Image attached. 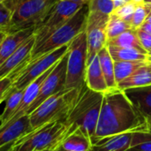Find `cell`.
Listing matches in <instances>:
<instances>
[{"label": "cell", "instance_id": "obj_40", "mask_svg": "<svg viewBox=\"0 0 151 151\" xmlns=\"http://www.w3.org/2000/svg\"><path fill=\"white\" fill-rule=\"evenodd\" d=\"M146 20H147V21H149V22H150V23H151V13L150 14V15H149V16H148V17H147V19H146Z\"/></svg>", "mask_w": 151, "mask_h": 151}, {"label": "cell", "instance_id": "obj_43", "mask_svg": "<svg viewBox=\"0 0 151 151\" xmlns=\"http://www.w3.org/2000/svg\"><path fill=\"white\" fill-rule=\"evenodd\" d=\"M143 3H151V0H143Z\"/></svg>", "mask_w": 151, "mask_h": 151}, {"label": "cell", "instance_id": "obj_34", "mask_svg": "<svg viewBox=\"0 0 151 151\" xmlns=\"http://www.w3.org/2000/svg\"><path fill=\"white\" fill-rule=\"evenodd\" d=\"M139 28H141V29H142V30H144L145 32H147V33H149V34H150L151 35V23L150 22H149V21H145Z\"/></svg>", "mask_w": 151, "mask_h": 151}, {"label": "cell", "instance_id": "obj_31", "mask_svg": "<svg viewBox=\"0 0 151 151\" xmlns=\"http://www.w3.org/2000/svg\"><path fill=\"white\" fill-rule=\"evenodd\" d=\"M136 33L142 46L149 53L151 50V35L141 28L136 29Z\"/></svg>", "mask_w": 151, "mask_h": 151}, {"label": "cell", "instance_id": "obj_24", "mask_svg": "<svg viewBox=\"0 0 151 151\" xmlns=\"http://www.w3.org/2000/svg\"><path fill=\"white\" fill-rule=\"evenodd\" d=\"M146 61H114V73L117 84L144 66Z\"/></svg>", "mask_w": 151, "mask_h": 151}, {"label": "cell", "instance_id": "obj_26", "mask_svg": "<svg viewBox=\"0 0 151 151\" xmlns=\"http://www.w3.org/2000/svg\"><path fill=\"white\" fill-rule=\"evenodd\" d=\"M150 14V12L149 10V8L146 6V4L142 2V3H138L136 4L134 15H133V19L131 20V27L133 29H138L147 19V17Z\"/></svg>", "mask_w": 151, "mask_h": 151}, {"label": "cell", "instance_id": "obj_3", "mask_svg": "<svg viewBox=\"0 0 151 151\" xmlns=\"http://www.w3.org/2000/svg\"><path fill=\"white\" fill-rule=\"evenodd\" d=\"M104 93L89 89L86 84L82 87L79 97L67 116L65 121L80 128L91 141L96 142V131L99 119Z\"/></svg>", "mask_w": 151, "mask_h": 151}, {"label": "cell", "instance_id": "obj_27", "mask_svg": "<svg viewBox=\"0 0 151 151\" xmlns=\"http://www.w3.org/2000/svg\"><path fill=\"white\" fill-rule=\"evenodd\" d=\"M89 12H99L110 15L114 11L112 0H88Z\"/></svg>", "mask_w": 151, "mask_h": 151}, {"label": "cell", "instance_id": "obj_12", "mask_svg": "<svg viewBox=\"0 0 151 151\" xmlns=\"http://www.w3.org/2000/svg\"><path fill=\"white\" fill-rule=\"evenodd\" d=\"M34 45L35 36L33 34L0 65V80L10 77L30 60Z\"/></svg>", "mask_w": 151, "mask_h": 151}, {"label": "cell", "instance_id": "obj_42", "mask_svg": "<svg viewBox=\"0 0 151 151\" xmlns=\"http://www.w3.org/2000/svg\"><path fill=\"white\" fill-rule=\"evenodd\" d=\"M134 2H135V3H142V2H143V0H133Z\"/></svg>", "mask_w": 151, "mask_h": 151}, {"label": "cell", "instance_id": "obj_13", "mask_svg": "<svg viewBox=\"0 0 151 151\" xmlns=\"http://www.w3.org/2000/svg\"><path fill=\"white\" fill-rule=\"evenodd\" d=\"M30 131H32V127L28 115L0 127V150L6 147H9V150L13 143Z\"/></svg>", "mask_w": 151, "mask_h": 151}, {"label": "cell", "instance_id": "obj_15", "mask_svg": "<svg viewBox=\"0 0 151 151\" xmlns=\"http://www.w3.org/2000/svg\"><path fill=\"white\" fill-rule=\"evenodd\" d=\"M133 134L126 133L101 138L88 151H126L131 148Z\"/></svg>", "mask_w": 151, "mask_h": 151}, {"label": "cell", "instance_id": "obj_18", "mask_svg": "<svg viewBox=\"0 0 151 151\" xmlns=\"http://www.w3.org/2000/svg\"><path fill=\"white\" fill-rule=\"evenodd\" d=\"M92 147L90 139L80 129L70 133L56 151H88Z\"/></svg>", "mask_w": 151, "mask_h": 151}, {"label": "cell", "instance_id": "obj_35", "mask_svg": "<svg viewBox=\"0 0 151 151\" xmlns=\"http://www.w3.org/2000/svg\"><path fill=\"white\" fill-rule=\"evenodd\" d=\"M69 1H73V2H77V3H81V4H86L88 2V0H69Z\"/></svg>", "mask_w": 151, "mask_h": 151}, {"label": "cell", "instance_id": "obj_28", "mask_svg": "<svg viewBox=\"0 0 151 151\" xmlns=\"http://www.w3.org/2000/svg\"><path fill=\"white\" fill-rule=\"evenodd\" d=\"M138 3H135L134 1H131L119 8L114 9L113 13H115L118 17H119L120 19H122L123 20H125L127 23H131V20L133 19V15L136 7V4Z\"/></svg>", "mask_w": 151, "mask_h": 151}, {"label": "cell", "instance_id": "obj_7", "mask_svg": "<svg viewBox=\"0 0 151 151\" xmlns=\"http://www.w3.org/2000/svg\"><path fill=\"white\" fill-rule=\"evenodd\" d=\"M87 60L88 43L86 31L84 30L69 43L65 89L81 88L85 85Z\"/></svg>", "mask_w": 151, "mask_h": 151}, {"label": "cell", "instance_id": "obj_30", "mask_svg": "<svg viewBox=\"0 0 151 151\" xmlns=\"http://www.w3.org/2000/svg\"><path fill=\"white\" fill-rule=\"evenodd\" d=\"M12 87V81L10 77H6L0 80V102L5 101L10 90Z\"/></svg>", "mask_w": 151, "mask_h": 151}, {"label": "cell", "instance_id": "obj_32", "mask_svg": "<svg viewBox=\"0 0 151 151\" xmlns=\"http://www.w3.org/2000/svg\"><path fill=\"white\" fill-rule=\"evenodd\" d=\"M133 148H135L136 150L140 151H151V140L144 142H142L135 147H133Z\"/></svg>", "mask_w": 151, "mask_h": 151}, {"label": "cell", "instance_id": "obj_20", "mask_svg": "<svg viewBox=\"0 0 151 151\" xmlns=\"http://www.w3.org/2000/svg\"><path fill=\"white\" fill-rule=\"evenodd\" d=\"M97 56L99 58L102 73L105 79L106 85L108 87V90L118 88L114 73V60L112 59L107 47L105 46L104 48H103L98 52Z\"/></svg>", "mask_w": 151, "mask_h": 151}, {"label": "cell", "instance_id": "obj_2", "mask_svg": "<svg viewBox=\"0 0 151 151\" xmlns=\"http://www.w3.org/2000/svg\"><path fill=\"white\" fill-rule=\"evenodd\" d=\"M75 129L65 120L51 121L19 138L7 151H56Z\"/></svg>", "mask_w": 151, "mask_h": 151}, {"label": "cell", "instance_id": "obj_33", "mask_svg": "<svg viewBox=\"0 0 151 151\" xmlns=\"http://www.w3.org/2000/svg\"><path fill=\"white\" fill-rule=\"evenodd\" d=\"M131 1H133V0H112L113 5H114V9L119 8V7H120V6L129 3Z\"/></svg>", "mask_w": 151, "mask_h": 151}, {"label": "cell", "instance_id": "obj_5", "mask_svg": "<svg viewBox=\"0 0 151 151\" xmlns=\"http://www.w3.org/2000/svg\"><path fill=\"white\" fill-rule=\"evenodd\" d=\"M81 88L64 89L42 102L28 114L32 130L51 121L65 120L74 106Z\"/></svg>", "mask_w": 151, "mask_h": 151}, {"label": "cell", "instance_id": "obj_23", "mask_svg": "<svg viewBox=\"0 0 151 151\" xmlns=\"http://www.w3.org/2000/svg\"><path fill=\"white\" fill-rule=\"evenodd\" d=\"M23 94H24V89H14L12 88L5 99V106L4 108V111L1 112L0 126L5 124L8 121V119L12 116V114L15 112L19 104L21 102Z\"/></svg>", "mask_w": 151, "mask_h": 151}, {"label": "cell", "instance_id": "obj_10", "mask_svg": "<svg viewBox=\"0 0 151 151\" xmlns=\"http://www.w3.org/2000/svg\"><path fill=\"white\" fill-rule=\"evenodd\" d=\"M109 16L99 12H89L86 25V35L88 43V60L87 65L106 46L107 35L106 26Z\"/></svg>", "mask_w": 151, "mask_h": 151}, {"label": "cell", "instance_id": "obj_38", "mask_svg": "<svg viewBox=\"0 0 151 151\" xmlns=\"http://www.w3.org/2000/svg\"><path fill=\"white\" fill-rule=\"evenodd\" d=\"M147 66H148L149 70L151 72V62H148V61H147Z\"/></svg>", "mask_w": 151, "mask_h": 151}, {"label": "cell", "instance_id": "obj_45", "mask_svg": "<svg viewBox=\"0 0 151 151\" xmlns=\"http://www.w3.org/2000/svg\"><path fill=\"white\" fill-rule=\"evenodd\" d=\"M148 56H151V50L149 52V53H148Z\"/></svg>", "mask_w": 151, "mask_h": 151}, {"label": "cell", "instance_id": "obj_36", "mask_svg": "<svg viewBox=\"0 0 151 151\" xmlns=\"http://www.w3.org/2000/svg\"><path fill=\"white\" fill-rule=\"evenodd\" d=\"M5 36V34L4 33H2V32H0V42H1V41L4 39V37Z\"/></svg>", "mask_w": 151, "mask_h": 151}, {"label": "cell", "instance_id": "obj_44", "mask_svg": "<svg viewBox=\"0 0 151 151\" xmlns=\"http://www.w3.org/2000/svg\"><path fill=\"white\" fill-rule=\"evenodd\" d=\"M7 0H0V3H4V2H6Z\"/></svg>", "mask_w": 151, "mask_h": 151}, {"label": "cell", "instance_id": "obj_21", "mask_svg": "<svg viewBox=\"0 0 151 151\" xmlns=\"http://www.w3.org/2000/svg\"><path fill=\"white\" fill-rule=\"evenodd\" d=\"M106 47L114 61H146L148 54L133 48H123L106 44Z\"/></svg>", "mask_w": 151, "mask_h": 151}, {"label": "cell", "instance_id": "obj_19", "mask_svg": "<svg viewBox=\"0 0 151 151\" xmlns=\"http://www.w3.org/2000/svg\"><path fill=\"white\" fill-rule=\"evenodd\" d=\"M149 85H151V72L149 70L146 63L144 66L141 67L134 73L119 81L117 84V88L120 90H126Z\"/></svg>", "mask_w": 151, "mask_h": 151}, {"label": "cell", "instance_id": "obj_8", "mask_svg": "<svg viewBox=\"0 0 151 151\" xmlns=\"http://www.w3.org/2000/svg\"><path fill=\"white\" fill-rule=\"evenodd\" d=\"M68 47L69 44L62 46L28 61L15 73L10 76L12 81V88L14 89H25L33 81L55 65L67 53Z\"/></svg>", "mask_w": 151, "mask_h": 151}, {"label": "cell", "instance_id": "obj_25", "mask_svg": "<svg viewBox=\"0 0 151 151\" xmlns=\"http://www.w3.org/2000/svg\"><path fill=\"white\" fill-rule=\"evenodd\" d=\"M133 29L131 25L119 17H118L115 13H111L109 16V20L107 22L106 26V35H107V41L111 40L120 34L129 30Z\"/></svg>", "mask_w": 151, "mask_h": 151}, {"label": "cell", "instance_id": "obj_16", "mask_svg": "<svg viewBox=\"0 0 151 151\" xmlns=\"http://www.w3.org/2000/svg\"><path fill=\"white\" fill-rule=\"evenodd\" d=\"M34 31L35 27H32L5 35L0 42V65L34 34Z\"/></svg>", "mask_w": 151, "mask_h": 151}, {"label": "cell", "instance_id": "obj_11", "mask_svg": "<svg viewBox=\"0 0 151 151\" xmlns=\"http://www.w3.org/2000/svg\"><path fill=\"white\" fill-rule=\"evenodd\" d=\"M69 48V47H68ZM68 52V51H67ZM67 53L56 64L51 72L43 81L39 94L28 110V114L37 108L42 102L50 96L65 89Z\"/></svg>", "mask_w": 151, "mask_h": 151}, {"label": "cell", "instance_id": "obj_46", "mask_svg": "<svg viewBox=\"0 0 151 151\" xmlns=\"http://www.w3.org/2000/svg\"><path fill=\"white\" fill-rule=\"evenodd\" d=\"M1 104H2V103L0 102V105H1ZM0 118H1V113H0ZM0 122H1V119H0Z\"/></svg>", "mask_w": 151, "mask_h": 151}, {"label": "cell", "instance_id": "obj_39", "mask_svg": "<svg viewBox=\"0 0 151 151\" xmlns=\"http://www.w3.org/2000/svg\"><path fill=\"white\" fill-rule=\"evenodd\" d=\"M126 151H140L138 150H136L135 148H130V149H128V150H127Z\"/></svg>", "mask_w": 151, "mask_h": 151}, {"label": "cell", "instance_id": "obj_4", "mask_svg": "<svg viewBox=\"0 0 151 151\" xmlns=\"http://www.w3.org/2000/svg\"><path fill=\"white\" fill-rule=\"evenodd\" d=\"M59 0H7L12 10V20L8 34L38 27L49 15Z\"/></svg>", "mask_w": 151, "mask_h": 151}, {"label": "cell", "instance_id": "obj_9", "mask_svg": "<svg viewBox=\"0 0 151 151\" xmlns=\"http://www.w3.org/2000/svg\"><path fill=\"white\" fill-rule=\"evenodd\" d=\"M83 4L69 0H59L46 19L35 28L34 49L41 45L51 34L65 24Z\"/></svg>", "mask_w": 151, "mask_h": 151}, {"label": "cell", "instance_id": "obj_14", "mask_svg": "<svg viewBox=\"0 0 151 151\" xmlns=\"http://www.w3.org/2000/svg\"><path fill=\"white\" fill-rule=\"evenodd\" d=\"M135 108L146 118L151 133V85L123 90Z\"/></svg>", "mask_w": 151, "mask_h": 151}, {"label": "cell", "instance_id": "obj_41", "mask_svg": "<svg viewBox=\"0 0 151 151\" xmlns=\"http://www.w3.org/2000/svg\"><path fill=\"white\" fill-rule=\"evenodd\" d=\"M147 61L148 62H151V56H148L147 57Z\"/></svg>", "mask_w": 151, "mask_h": 151}, {"label": "cell", "instance_id": "obj_29", "mask_svg": "<svg viewBox=\"0 0 151 151\" xmlns=\"http://www.w3.org/2000/svg\"><path fill=\"white\" fill-rule=\"evenodd\" d=\"M12 10L5 3H0V32L5 35L11 25Z\"/></svg>", "mask_w": 151, "mask_h": 151}, {"label": "cell", "instance_id": "obj_17", "mask_svg": "<svg viewBox=\"0 0 151 151\" xmlns=\"http://www.w3.org/2000/svg\"><path fill=\"white\" fill-rule=\"evenodd\" d=\"M85 84L89 89L95 92L104 93L108 90L97 55L87 65Z\"/></svg>", "mask_w": 151, "mask_h": 151}, {"label": "cell", "instance_id": "obj_6", "mask_svg": "<svg viewBox=\"0 0 151 151\" xmlns=\"http://www.w3.org/2000/svg\"><path fill=\"white\" fill-rule=\"evenodd\" d=\"M88 12V4L86 3L65 24L51 34L41 45L32 50L30 60L69 44L80 33L85 30Z\"/></svg>", "mask_w": 151, "mask_h": 151}, {"label": "cell", "instance_id": "obj_37", "mask_svg": "<svg viewBox=\"0 0 151 151\" xmlns=\"http://www.w3.org/2000/svg\"><path fill=\"white\" fill-rule=\"evenodd\" d=\"M145 4H146V6L149 8V10H150V12L151 13V3H144Z\"/></svg>", "mask_w": 151, "mask_h": 151}, {"label": "cell", "instance_id": "obj_22", "mask_svg": "<svg viewBox=\"0 0 151 151\" xmlns=\"http://www.w3.org/2000/svg\"><path fill=\"white\" fill-rule=\"evenodd\" d=\"M107 44H111L113 46L123 47V48H133L142 53L148 54V52L142 46L139 38L137 36L136 29H129L117 37L107 41Z\"/></svg>", "mask_w": 151, "mask_h": 151}, {"label": "cell", "instance_id": "obj_1", "mask_svg": "<svg viewBox=\"0 0 151 151\" xmlns=\"http://www.w3.org/2000/svg\"><path fill=\"white\" fill-rule=\"evenodd\" d=\"M138 132H150L149 124L125 92L119 88L104 92L96 131V142L104 137Z\"/></svg>", "mask_w": 151, "mask_h": 151}]
</instances>
